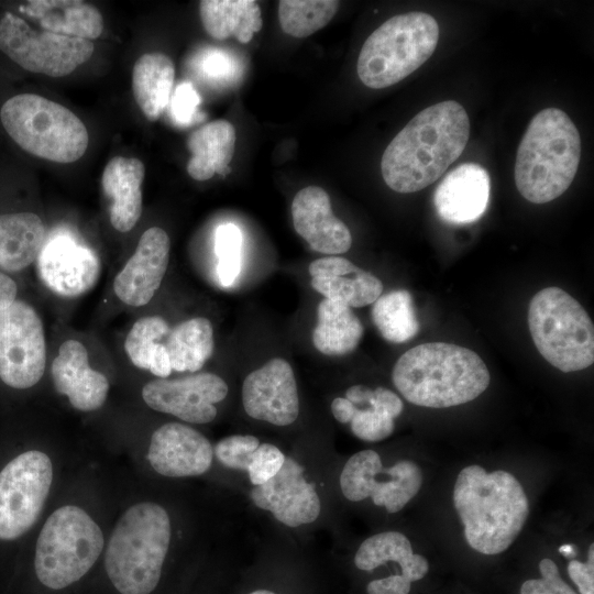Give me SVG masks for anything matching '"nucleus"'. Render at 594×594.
<instances>
[{"mask_svg": "<svg viewBox=\"0 0 594 594\" xmlns=\"http://www.w3.org/2000/svg\"><path fill=\"white\" fill-rule=\"evenodd\" d=\"M469 135V116L458 101L446 100L421 110L383 153L385 184L402 194L428 187L462 154Z\"/></svg>", "mask_w": 594, "mask_h": 594, "instance_id": "f257e3e1", "label": "nucleus"}, {"mask_svg": "<svg viewBox=\"0 0 594 594\" xmlns=\"http://www.w3.org/2000/svg\"><path fill=\"white\" fill-rule=\"evenodd\" d=\"M453 504L471 548L492 556L507 550L521 531L529 503L519 481L506 471L487 473L473 464L458 474Z\"/></svg>", "mask_w": 594, "mask_h": 594, "instance_id": "f03ea898", "label": "nucleus"}, {"mask_svg": "<svg viewBox=\"0 0 594 594\" xmlns=\"http://www.w3.org/2000/svg\"><path fill=\"white\" fill-rule=\"evenodd\" d=\"M392 380L407 402L447 408L479 397L487 388L491 375L472 350L429 342L406 351L394 365Z\"/></svg>", "mask_w": 594, "mask_h": 594, "instance_id": "7ed1b4c3", "label": "nucleus"}, {"mask_svg": "<svg viewBox=\"0 0 594 594\" xmlns=\"http://www.w3.org/2000/svg\"><path fill=\"white\" fill-rule=\"evenodd\" d=\"M581 158L580 133L570 117L547 108L530 121L518 145L515 183L530 202L546 204L572 184Z\"/></svg>", "mask_w": 594, "mask_h": 594, "instance_id": "20e7f679", "label": "nucleus"}, {"mask_svg": "<svg viewBox=\"0 0 594 594\" xmlns=\"http://www.w3.org/2000/svg\"><path fill=\"white\" fill-rule=\"evenodd\" d=\"M172 536L169 516L153 502L129 507L110 536L105 566L121 594H151L157 586Z\"/></svg>", "mask_w": 594, "mask_h": 594, "instance_id": "39448f33", "label": "nucleus"}, {"mask_svg": "<svg viewBox=\"0 0 594 594\" xmlns=\"http://www.w3.org/2000/svg\"><path fill=\"white\" fill-rule=\"evenodd\" d=\"M9 136L29 154L55 163H73L86 152L84 122L66 107L35 94H19L0 109Z\"/></svg>", "mask_w": 594, "mask_h": 594, "instance_id": "423d86ee", "label": "nucleus"}, {"mask_svg": "<svg viewBox=\"0 0 594 594\" xmlns=\"http://www.w3.org/2000/svg\"><path fill=\"white\" fill-rule=\"evenodd\" d=\"M438 41L439 25L432 15L397 14L364 42L356 65L359 78L372 89L393 86L426 63Z\"/></svg>", "mask_w": 594, "mask_h": 594, "instance_id": "0eeeda50", "label": "nucleus"}, {"mask_svg": "<svg viewBox=\"0 0 594 594\" xmlns=\"http://www.w3.org/2000/svg\"><path fill=\"white\" fill-rule=\"evenodd\" d=\"M103 546L102 531L86 510L62 506L46 519L37 537L35 574L46 587L65 588L92 568Z\"/></svg>", "mask_w": 594, "mask_h": 594, "instance_id": "6e6552de", "label": "nucleus"}, {"mask_svg": "<svg viewBox=\"0 0 594 594\" xmlns=\"http://www.w3.org/2000/svg\"><path fill=\"white\" fill-rule=\"evenodd\" d=\"M528 326L539 353L558 370L569 373L593 364V322L581 304L563 289L547 287L532 297Z\"/></svg>", "mask_w": 594, "mask_h": 594, "instance_id": "1a4fd4ad", "label": "nucleus"}, {"mask_svg": "<svg viewBox=\"0 0 594 594\" xmlns=\"http://www.w3.org/2000/svg\"><path fill=\"white\" fill-rule=\"evenodd\" d=\"M0 51L23 69L63 77L94 54L91 41L37 31L21 16L6 12L0 19Z\"/></svg>", "mask_w": 594, "mask_h": 594, "instance_id": "9d476101", "label": "nucleus"}, {"mask_svg": "<svg viewBox=\"0 0 594 594\" xmlns=\"http://www.w3.org/2000/svg\"><path fill=\"white\" fill-rule=\"evenodd\" d=\"M53 481L50 457L28 450L11 459L0 471V540L12 541L40 517Z\"/></svg>", "mask_w": 594, "mask_h": 594, "instance_id": "9b49d317", "label": "nucleus"}, {"mask_svg": "<svg viewBox=\"0 0 594 594\" xmlns=\"http://www.w3.org/2000/svg\"><path fill=\"white\" fill-rule=\"evenodd\" d=\"M46 366L42 320L28 302L16 299L0 310V380L15 389L40 382Z\"/></svg>", "mask_w": 594, "mask_h": 594, "instance_id": "f8f14e48", "label": "nucleus"}, {"mask_svg": "<svg viewBox=\"0 0 594 594\" xmlns=\"http://www.w3.org/2000/svg\"><path fill=\"white\" fill-rule=\"evenodd\" d=\"M383 468L381 457L374 450L353 454L340 474L343 496L351 502L371 497L376 506L397 513L416 496L422 484L420 468L410 460H400L388 468V480L378 481L376 474Z\"/></svg>", "mask_w": 594, "mask_h": 594, "instance_id": "ddd939ff", "label": "nucleus"}, {"mask_svg": "<svg viewBox=\"0 0 594 594\" xmlns=\"http://www.w3.org/2000/svg\"><path fill=\"white\" fill-rule=\"evenodd\" d=\"M227 395V383L213 373L156 378L142 388L143 400L148 407L190 424L212 421L217 416L215 404Z\"/></svg>", "mask_w": 594, "mask_h": 594, "instance_id": "4468645a", "label": "nucleus"}, {"mask_svg": "<svg viewBox=\"0 0 594 594\" xmlns=\"http://www.w3.org/2000/svg\"><path fill=\"white\" fill-rule=\"evenodd\" d=\"M242 404L251 418L280 427L292 425L299 414V398L290 364L274 358L251 372L242 384Z\"/></svg>", "mask_w": 594, "mask_h": 594, "instance_id": "2eb2a0df", "label": "nucleus"}, {"mask_svg": "<svg viewBox=\"0 0 594 594\" xmlns=\"http://www.w3.org/2000/svg\"><path fill=\"white\" fill-rule=\"evenodd\" d=\"M304 468L286 457L277 474L250 493L253 504L271 512L279 522L298 527L314 522L321 512V502L312 483L304 475Z\"/></svg>", "mask_w": 594, "mask_h": 594, "instance_id": "dca6fc26", "label": "nucleus"}, {"mask_svg": "<svg viewBox=\"0 0 594 594\" xmlns=\"http://www.w3.org/2000/svg\"><path fill=\"white\" fill-rule=\"evenodd\" d=\"M36 260L44 284L65 297L86 293L100 275L96 254L66 233H54L46 239Z\"/></svg>", "mask_w": 594, "mask_h": 594, "instance_id": "f3484780", "label": "nucleus"}, {"mask_svg": "<svg viewBox=\"0 0 594 594\" xmlns=\"http://www.w3.org/2000/svg\"><path fill=\"white\" fill-rule=\"evenodd\" d=\"M169 250L170 240L163 229H147L141 235L133 255L114 278L116 296L133 307L148 304L163 282Z\"/></svg>", "mask_w": 594, "mask_h": 594, "instance_id": "a211bd4d", "label": "nucleus"}, {"mask_svg": "<svg viewBox=\"0 0 594 594\" xmlns=\"http://www.w3.org/2000/svg\"><path fill=\"white\" fill-rule=\"evenodd\" d=\"M146 457L161 475L197 476L210 469L213 447L198 430L180 422H167L153 432Z\"/></svg>", "mask_w": 594, "mask_h": 594, "instance_id": "6ab92c4d", "label": "nucleus"}, {"mask_svg": "<svg viewBox=\"0 0 594 594\" xmlns=\"http://www.w3.org/2000/svg\"><path fill=\"white\" fill-rule=\"evenodd\" d=\"M292 217L296 232L316 252L336 255L350 250L351 232L332 212L329 195L321 187L299 190L292 202Z\"/></svg>", "mask_w": 594, "mask_h": 594, "instance_id": "aec40b11", "label": "nucleus"}, {"mask_svg": "<svg viewBox=\"0 0 594 594\" xmlns=\"http://www.w3.org/2000/svg\"><path fill=\"white\" fill-rule=\"evenodd\" d=\"M491 179L484 167L465 163L452 169L438 185L433 205L439 218L451 224H468L486 211Z\"/></svg>", "mask_w": 594, "mask_h": 594, "instance_id": "412c9836", "label": "nucleus"}, {"mask_svg": "<svg viewBox=\"0 0 594 594\" xmlns=\"http://www.w3.org/2000/svg\"><path fill=\"white\" fill-rule=\"evenodd\" d=\"M51 372L55 389L66 395L74 408L92 411L105 404L109 382L102 373L90 367L87 349L81 342H63Z\"/></svg>", "mask_w": 594, "mask_h": 594, "instance_id": "4be33fe9", "label": "nucleus"}, {"mask_svg": "<svg viewBox=\"0 0 594 594\" xmlns=\"http://www.w3.org/2000/svg\"><path fill=\"white\" fill-rule=\"evenodd\" d=\"M308 272L316 292L349 307L371 305L383 293V284L376 276L341 256L315 260L309 264Z\"/></svg>", "mask_w": 594, "mask_h": 594, "instance_id": "5701e85b", "label": "nucleus"}, {"mask_svg": "<svg viewBox=\"0 0 594 594\" xmlns=\"http://www.w3.org/2000/svg\"><path fill=\"white\" fill-rule=\"evenodd\" d=\"M144 175V164L135 157L114 156L103 169L101 185L111 200L110 222L119 232L132 230L141 218Z\"/></svg>", "mask_w": 594, "mask_h": 594, "instance_id": "b1692460", "label": "nucleus"}, {"mask_svg": "<svg viewBox=\"0 0 594 594\" xmlns=\"http://www.w3.org/2000/svg\"><path fill=\"white\" fill-rule=\"evenodd\" d=\"M20 11L53 33L96 40L103 31V18L92 4L79 0H31Z\"/></svg>", "mask_w": 594, "mask_h": 594, "instance_id": "393cba45", "label": "nucleus"}, {"mask_svg": "<svg viewBox=\"0 0 594 594\" xmlns=\"http://www.w3.org/2000/svg\"><path fill=\"white\" fill-rule=\"evenodd\" d=\"M45 240V226L36 213H0V270H25L37 258Z\"/></svg>", "mask_w": 594, "mask_h": 594, "instance_id": "a878e982", "label": "nucleus"}, {"mask_svg": "<svg viewBox=\"0 0 594 594\" xmlns=\"http://www.w3.org/2000/svg\"><path fill=\"white\" fill-rule=\"evenodd\" d=\"M235 141V129L226 120L211 121L195 130L187 140L191 153L187 163L189 176L196 180H207L215 174L228 173Z\"/></svg>", "mask_w": 594, "mask_h": 594, "instance_id": "bb28decb", "label": "nucleus"}, {"mask_svg": "<svg viewBox=\"0 0 594 594\" xmlns=\"http://www.w3.org/2000/svg\"><path fill=\"white\" fill-rule=\"evenodd\" d=\"M174 78V63L163 53H147L135 62L132 70L133 96L147 120L156 121L167 108Z\"/></svg>", "mask_w": 594, "mask_h": 594, "instance_id": "cd10ccee", "label": "nucleus"}, {"mask_svg": "<svg viewBox=\"0 0 594 594\" xmlns=\"http://www.w3.org/2000/svg\"><path fill=\"white\" fill-rule=\"evenodd\" d=\"M199 14L205 31L216 40L235 36L246 44L263 25L261 8L253 0H202Z\"/></svg>", "mask_w": 594, "mask_h": 594, "instance_id": "c85d7f7f", "label": "nucleus"}, {"mask_svg": "<svg viewBox=\"0 0 594 594\" xmlns=\"http://www.w3.org/2000/svg\"><path fill=\"white\" fill-rule=\"evenodd\" d=\"M396 562L402 575L410 582L421 580L429 571L428 560L414 553L409 539L397 531H385L365 539L359 547L354 564L362 571H372L386 562Z\"/></svg>", "mask_w": 594, "mask_h": 594, "instance_id": "c756f323", "label": "nucleus"}, {"mask_svg": "<svg viewBox=\"0 0 594 594\" xmlns=\"http://www.w3.org/2000/svg\"><path fill=\"white\" fill-rule=\"evenodd\" d=\"M364 329L348 305L323 298L317 308V326L312 331L315 348L326 355H345L359 345Z\"/></svg>", "mask_w": 594, "mask_h": 594, "instance_id": "7c9ffc66", "label": "nucleus"}, {"mask_svg": "<svg viewBox=\"0 0 594 594\" xmlns=\"http://www.w3.org/2000/svg\"><path fill=\"white\" fill-rule=\"evenodd\" d=\"M163 344L167 350L172 370L195 373L213 352L212 324L204 317L188 319L169 330Z\"/></svg>", "mask_w": 594, "mask_h": 594, "instance_id": "2f4dec72", "label": "nucleus"}, {"mask_svg": "<svg viewBox=\"0 0 594 594\" xmlns=\"http://www.w3.org/2000/svg\"><path fill=\"white\" fill-rule=\"evenodd\" d=\"M372 319L382 337L393 343H404L419 332L411 294L395 289L381 295L372 307Z\"/></svg>", "mask_w": 594, "mask_h": 594, "instance_id": "473e14b6", "label": "nucleus"}, {"mask_svg": "<svg viewBox=\"0 0 594 594\" xmlns=\"http://www.w3.org/2000/svg\"><path fill=\"white\" fill-rule=\"evenodd\" d=\"M350 427L353 435L367 442H376L389 437L404 405L402 399L391 389L376 387L371 400L361 406H354Z\"/></svg>", "mask_w": 594, "mask_h": 594, "instance_id": "72a5a7b5", "label": "nucleus"}, {"mask_svg": "<svg viewBox=\"0 0 594 594\" xmlns=\"http://www.w3.org/2000/svg\"><path fill=\"white\" fill-rule=\"evenodd\" d=\"M339 6L336 0H282L278 2L280 28L293 37H307L326 26Z\"/></svg>", "mask_w": 594, "mask_h": 594, "instance_id": "f704fd0d", "label": "nucleus"}, {"mask_svg": "<svg viewBox=\"0 0 594 594\" xmlns=\"http://www.w3.org/2000/svg\"><path fill=\"white\" fill-rule=\"evenodd\" d=\"M169 330L167 321L161 316H145L138 319L124 342V349L131 362L141 370H148L155 345L168 334Z\"/></svg>", "mask_w": 594, "mask_h": 594, "instance_id": "c9c22d12", "label": "nucleus"}, {"mask_svg": "<svg viewBox=\"0 0 594 594\" xmlns=\"http://www.w3.org/2000/svg\"><path fill=\"white\" fill-rule=\"evenodd\" d=\"M217 272L220 283L230 286L241 271L242 233L233 223H223L216 231Z\"/></svg>", "mask_w": 594, "mask_h": 594, "instance_id": "e433bc0d", "label": "nucleus"}, {"mask_svg": "<svg viewBox=\"0 0 594 594\" xmlns=\"http://www.w3.org/2000/svg\"><path fill=\"white\" fill-rule=\"evenodd\" d=\"M260 440L250 435H233L221 439L213 455L226 468L246 471Z\"/></svg>", "mask_w": 594, "mask_h": 594, "instance_id": "4c0bfd02", "label": "nucleus"}, {"mask_svg": "<svg viewBox=\"0 0 594 594\" xmlns=\"http://www.w3.org/2000/svg\"><path fill=\"white\" fill-rule=\"evenodd\" d=\"M285 459L286 457L276 446L260 443L246 470L251 483L254 486L266 483L277 474Z\"/></svg>", "mask_w": 594, "mask_h": 594, "instance_id": "58836bf2", "label": "nucleus"}, {"mask_svg": "<svg viewBox=\"0 0 594 594\" xmlns=\"http://www.w3.org/2000/svg\"><path fill=\"white\" fill-rule=\"evenodd\" d=\"M540 579H530L522 583L520 594H576L560 576L557 564L551 559L539 562Z\"/></svg>", "mask_w": 594, "mask_h": 594, "instance_id": "ea45409f", "label": "nucleus"}, {"mask_svg": "<svg viewBox=\"0 0 594 594\" xmlns=\"http://www.w3.org/2000/svg\"><path fill=\"white\" fill-rule=\"evenodd\" d=\"M201 76L211 82H227L235 78V59L226 51L210 48L205 51L198 62Z\"/></svg>", "mask_w": 594, "mask_h": 594, "instance_id": "a19ab883", "label": "nucleus"}, {"mask_svg": "<svg viewBox=\"0 0 594 594\" xmlns=\"http://www.w3.org/2000/svg\"><path fill=\"white\" fill-rule=\"evenodd\" d=\"M170 113L179 125L193 123L200 103V97L190 82L179 84L170 97Z\"/></svg>", "mask_w": 594, "mask_h": 594, "instance_id": "79ce46f5", "label": "nucleus"}, {"mask_svg": "<svg viewBox=\"0 0 594 594\" xmlns=\"http://www.w3.org/2000/svg\"><path fill=\"white\" fill-rule=\"evenodd\" d=\"M568 573L581 594H594V546H590L586 562L571 560Z\"/></svg>", "mask_w": 594, "mask_h": 594, "instance_id": "37998d69", "label": "nucleus"}, {"mask_svg": "<svg viewBox=\"0 0 594 594\" xmlns=\"http://www.w3.org/2000/svg\"><path fill=\"white\" fill-rule=\"evenodd\" d=\"M411 582L402 574L373 580L367 586L369 594H409Z\"/></svg>", "mask_w": 594, "mask_h": 594, "instance_id": "c03bdc74", "label": "nucleus"}, {"mask_svg": "<svg viewBox=\"0 0 594 594\" xmlns=\"http://www.w3.org/2000/svg\"><path fill=\"white\" fill-rule=\"evenodd\" d=\"M148 371L158 378H167L172 373L170 360L163 343H157L151 354Z\"/></svg>", "mask_w": 594, "mask_h": 594, "instance_id": "a18cd8bd", "label": "nucleus"}, {"mask_svg": "<svg viewBox=\"0 0 594 594\" xmlns=\"http://www.w3.org/2000/svg\"><path fill=\"white\" fill-rule=\"evenodd\" d=\"M18 285L7 273L0 271V310L16 300Z\"/></svg>", "mask_w": 594, "mask_h": 594, "instance_id": "49530a36", "label": "nucleus"}, {"mask_svg": "<svg viewBox=\"0 0 594 594\" xmlns=\"http://www.w3.org/2000/svg\"><path fill=\"white\" fill-rule=\"evenodd\" d=\"M354 405L345 397H337L331 403L333 417L341 424H349L354 414Z\"/></svg>", "mask_w": 594, "mask_h": 594, "instance_id": "de8ad7c7", "label": "nucleus"}, {"mask_svg": "<svg viewBox=\"0 0 594 594\" xmlns=\"http://www.w3.org/2000/svg\"><path fill=\"white\" fill-rule=\"evenodd\" d=\"M559 552L563 554L564 557H572L575 556L574 549L571 544H563L559 548Z\"/></svg>", "mask_w": 594, "mask_h": 594, "instance_id": "09e8293b", "label": "nucleus"}, {"mask_svg": "<svg viewBox=\"0 0 594 594\" xmlns=\"http://www.w3.org/2000/svg\"><path fill=\"white\" fill-rule=\"evenodd\" d=\"M249 594H276V593H274V592H272L270 590H256V591H253V592H251Z\"/></svg>", "mask_w": 594, "mask_h": 594, "instance_id": "8fccbe9b", "label": "nucleus"}]
</instances>
